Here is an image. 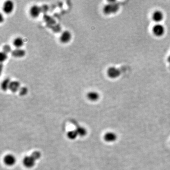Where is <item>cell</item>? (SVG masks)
<instances>
[{
    "label": "cell",
    "instance_id": "30bf717a",
    "mask_svg": "<svg viewBox=\"0 0 170 170\" xmlns=\"http://www.w3.org/2000/svg\"><path fill=\"white\" fill-rule=\"evenodd\" d=\"M164 15L161 11L157 10L154 11L153 13L152 19L154 22L159 23L163 20Z\"/></svg>",
    "mask_w": 170,
    "mask_h": 170
},
{
    "label": "cell",
    "instance_id": "8fae6325",
    "mask_svg": "<svg viewBox=\"0 0 170 170\" xmlns=\"http://www.w3.org/2000/svg\"><path fill=\"white\" fill-rule=\"evenodd\" d=\"M87 99L90 101L95 102L99 99V94L94 91L89 92L87 94Z\"/></svg>",
    "mask_w": 170,
    "mask_h": 170
},
{
    "label": "cell",
    "instance_id": "9c48e42d",
    "mask_svg": "<svg viewBox=\"0 0 170 170\" xmlns=\"http://www.w3.org/2000/svg\"><path fill=\"white\" fill-rule=\"evenodd\" d=\"M71 39V32L68 30H65L60 35V42L63 44H66L69 42Z\"/></svg>",
    "mask_w": 170,
    "mask_h": 170
},
{
    "label": "cell",
    "instance_id": "52a82bcc",
    "mask_svg": "<svg viewBox=\"0 0 170 170\" xmlns=\"http://www.w3.org/2000/svg\"><path fill=\"white\" fill-rule=\"evenodd\" d=\"M30 14L33 18H38L41 13V7L37 5H32L30 9Z\"/></svg>",
    "mask_w": 170,
    "mask_h": 170
},
{
    "label": "cell",
    "instance_id": "603a6c76",
    "mask_svg": "<svg viewBox=\"0 0 170 170\" xmlns=\"http://www.w3.org/2000/svg\"><path fill=\"white\" fill-rule=\"evenodd\" d=\"M167 61H168V62H169L170 64V55L168 56V58H167Z\"/></svg>",
    "mask_w": 170,
    "mask_h": 170
},
{
    "label": "cell",
    "instance_id": "2e32d148",
    "mask_svg": "<svg viewBox=\"0 0 170 170\" xmlns=\"http://www.w3.org/2000/svg\"><path fill=\"white\" fill-rule=\"evenodd\" d=\"M78 134L76 130L75 131H71L68 132L67 136L70 140H74L78 137Z\"/></svg>",
    "mask_w": 170,
    "mask_h": 170
},
{
    "label": "cell",
    "instance_id": "7402d4cb",
    "mask_svg": "<svg viewBox=\"0 0 170 170\" xmlns=\"http://www.w3.org/2000/svg\"><path fill=\"white\" fill-rule=\"evenodd\" d=\"M41 10L42 12H46L47 11H48V6L47 5H42V6H41Z\"/></svg>",
    "mask_w": 170,
    "mask_h": 170
},
{
    "label": "cell",
    "instance_id": "277c9868",
    "mask_svg": "<svg viewBox=\"0 0 170 170\" xmlns=\"http://www.w3.org/2000/svg\"><path fill=\"white\" fill-rule=\"evenodd\" d=\"M14 7V3H13V2L8 0L3 3V6H2V11L6 14H10L13 11Z\"/></svg>",
    "mask_w": 170,
    "mask_h": 170
},
{
    "label": "cell",
    "instance_id": "5bb4252c",
    "mask_svg": "<svg viewBox=\"0 0 170 170\" xmlns=\"http://www.w3.org/2000/svg\"><path fill=\"white\" fill-rule=\"evenodd\" d=\"M13 44L16 48H21L24 44L23 39L21 37H17L13 40Z\"/></svg>",
    "mask_w": 170,
    "mask_h": 170
},
{
    "label": "cell",
    "instance_id": "4fadbf2b",
    "mask_svg": "<svg viewBox=\"0 0 170 170\" xmlns=\"http://www.w3.org/2000/svg\"><path fill=\"white\" fill-rule=\"evenodd\" d=\"M21 88L20 83L18 81H11L9 86V90L12 92H16L19 91Z\"/></svg>",
    "mask_w": 170,
    "mask_h": 170
},
{
    "label": "cell",
    "instance_id": "ffe728a7",
    "mask_svg": "<svg viewBox=\"0 0 170 170\" xmlns=\"http://www.w3.org/2000/svg\"><path fill=\"white\" fill-rule=\"evenodd\" d=\"M0 56H1L0 61H1V62H3L5 61V60L8 58L7 53H5L3 52L2 51L1 52Z\"/></svg>",
    "mask_w": 170,
    "mask_h": 170
},
{
    "label": "cell",
    "instance_id": "44dd1931",
    "mask_svg": "<svg viewBox=\"0 0 170 170\" xmlns=\"http://www.w3.org/2000/svg\"><path fill=\"white\" fill-rule=\"evenodd\" d=\"M32 156L33 158H34V159L36 160V159H38L40 157V154L38 152H34L32 154Z\"/></svg>",
    "mask_w": 170,
    "mask_h": 170
},
{
    "label": "cell",
    "instance_id": "7c38bea8",
    "mask_svg": "<svg viewBox=\"0 0 170 170\" xmlns=\"http://www.w3.org/2000/svg\"><path fill=\"white\" fill-rule=\"evenodd\" d=\"M26 54V52L21 48H16L11 51V55L16 58H22Z\"/></svg>",
    "mask_w": 170,
    "mask_h": 170
},
{
    "label": "cell",
    "instance_id": "6da1fadb",
    "mask_svg": "<svg viewBox=\"0 0 170 170\" xmlns=\"http://www.w3.org/2000/svg\"><path fill=\"white\" fill-rule=\"evenodd\" d=\"M119 4L116 3L115 1L109 2L108 4L104 5L103 8V12L105 15H111L115 14L120 10Z\"/></svg>",
    "mask_w": 170,
    "mask_h": 170
},
{
    "label": "cell",
    "instance_id": "3957f363",
    "mask_svg": "<svg viewBox=\"0 0 170 170\" xmlns=\"http://www.w3.org/2000/svg\"><path fill=\"white\" fill-rule=\"evenodd\" d=\"M152 32L156 36L160 37L162 36L165 32V28L163 25L160 24H156L153 27Z\"/></svg>",
    "mask_w": 170,
    "mask_h": 170
},
{
    "label": "cell",
    "instance_id": "ac0fdd59",
    "mask_svg": "<svg viewBox=\"0 0 170 170\" xmlns=\"http://www.w3.org/2000/svg\"><path fill=\"white\" fill-rule=\"evenodd\" d=\"M11 47L9 44H5L2 47V52L7 53V54L11 52Z\"/></svg>",
    "mask_w": 170,
    "mask_h": 170
},
{
    "label": "cell",
    "instance_id": "8992f818",
    "mask_svg": "<svg viewBox=\"0 0 170 170\" xmlns=\"http://www.w3.org/2000/svg\"><path fill=\"white\" fill-rule=\"evenodd\" d=\"M3 162H4V164L7 166H13L16 163V157L13 154H7L4 156V159H3Z\"/></svg>",
    "mask_w": 170,
    "mask_h": 170
},
{
    "label": "cell",
    "instance_id": "7a4b0ae2",
    "mask_svg": "<svg viewBox=\"0 0 170 170\" xmlns=\"http://www.w3.org/2000/svg\"><path fill=\"white\" fill-rule=\"evenodd\" d=\"M121 71L115 67H111L107 70V75L109 78L114 79L118 78L121 75Z\"/></svg>",
    "mask_w": 170,
    "mask_h": 170
},
{
    "label": "cell",
    "instance_id": "5b68a950",
    "mask_svg": "<svg viewBox=\"0 0 170 170\" xmlns=\"http://www.w3.org/2000/svg\"><path fill=\"white\" fill-rule=\"evenodd\" d=\"M35 160L31 155L26 156L23 160L24 166L27 168H31L35 165Z\"/></svg>",
    "mask_w": 170,
    "mask_h": 170
},
{
    "label": "cell",
    "instance_id": "9a60e30c",
    "mask_svg": "<svg viewBox=\"0 0 170 170\" xmlns=\"http://www.w3.org/2000/svg\"><path fill=\"white\" fill-rule=\"evenodd\" d=\"M11 82V81L10 80V79L9 78H6V79L3 80L1 83L2 89L5 91L7 90H9V86H10Z\"/></svg>",
    "mask_w": 170,
    "mask_h": 170
},
{
    "label": "cell",
    "instance_id": "e0dca14e",
    "mask_svg": "<svg viewBox=\"0 0 170 170\" xmlns=\"http://www.w3.org/2000/svg\"><path fill=\"white\" fill-rule=\"evenodd\" d=\"M78 135L81 137L85 136L87 134V131L83 127H79L76 130Z\"/></svg>",
    "mask_w": 170,
    "mask_h": 170
},
{
    "label": "cell",
    "instance_id": "d6986e66",
    "mask_svg": "<svg viewBox=\"0 0 170 170\" xmlns=\"http://www.w3.org/2000/svg\"><path fill=\"white\" fill-rule=\"evenodd\" d=\"M19 91L20 95H26L28 93V89L25 87H21V88H20Z\"/></svg>",
    "mask_w": 170,
    "mask_h": 170
},
{
    "label": "cell",
    "instance_id": "ba28073f",
    "mask_svg": "<svg viewBox=\"0 0 170 170\" xmlns=\"http://www.w3.org/2000/svg\"><path fill=\"white\" fill-rule=\"evenodd\" d=\"M103 139L105 141L108 143H112L116 141L118 139V136L113 132H108L104 134Z\"/></svg>",
    "mask_w": 170,
    "mask_h": 170
}]
</instances>
